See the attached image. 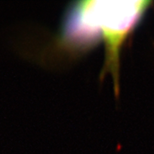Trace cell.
Segmentation results:
<instances>
[{
  "label": "cell",
  "mask_w": 154,
  "mask_h": 154,
  "mask_svg": "<svg viewBox=\"0 0 154 154\" xmlns=\"http://www.w3.org/2000/svg\"><path fill=\"white\" fill-rule=\"evenodd\" d=\"M152 1H83L75 5L84 22L99 33L105 45V64L101 75L108 72L119 92V57L123 43L147 11Z\"/></svg>",
  "instance_id": "6da1fadb"
}]
</instances>
